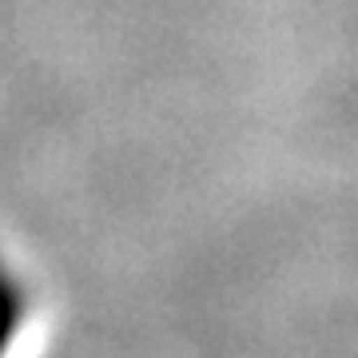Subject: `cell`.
Segmentation results:
<instances>
[{
	"mask_svg": "<svg viewBox=\"0 0 358 358\" xmlns=\"http://www.w3.org/2000/svg\"><path fill=\"white\" fill-rule=\"evenodd\" d=\"M20 319H24V291H20L8 275H0V358L13 346Z\"/></svg>",
	"mask_w": 358,
	"mask_h": 358,
	"instance_id": "1",
	"label": "cell"
}]
</instances>
